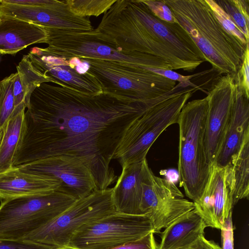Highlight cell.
Instances as JSON below:
<instances>
[{
	"label": "cell",
	"mask_w": 249,
	"mask_h": 249,
	"mask_svg": "<svg viewBox=\"0 0 249 249\" xmlns=\"http://www.w3.org/2000/svg\"><path fill=\"white\" fill-rule=\"evenodd\" d=\"M153 106L42 83L30 97L14 166L57 155L75 157L89 169L97 189H107L117 178L109 165L124 131Z\"/></svg>",
	"instance_id": "obj_1"
},
{
	"label": "cell",
	"mask_w": 249,
	"mask_h": 249,
	"mask_svg": "<svg viewBox=\"0 0 249 249\" xmlns=\"http://www.w3.org/2000/svg\"><path fill=\"white\" fill-rule=\"evenodd\" d=\"M163 0L212 69L219 74L235 76L246 47L224 29L205 0Z\"/></svg>",
	"instance_id": "obj_2"
},
{
	"label": "cell",
	"mask_w": 249,
	"mask_h": 249,
	"mask_svg": "<svg viewBox=\"0 0 249 249\" xmlns=\"http://www.w3.org/2000/svg\"><path fill=\"white\" fill-rule=\"evenodd\" d=\"M208 109L206 97L187 102L181 109L179 126L178 170L186 196L198 201L208 182L212 166L205 148Z\"/></svg>",
	"instance_id": "obj_3"
},
{
	"label": "cell",
	"mask_w": 249,
	"mask_h": 249,
	"mask_svg": "<svg viewBox=\"0 0 249 249\" xmlns=\"http://www.w3.org/2000/svg\"><path fill=\"white\" fill-rule=\"evenodd\" d=\"M180 85L170 97L148 109L126 128L114 156L122 167L145 159L153 143L168 127L178 123L184 106L200 89L197 85Z\"/></svg>",
	"instance_id": "obj_4"
},
{
	"label": "cell",
	"mask_w": 249,
	"mask_h": 249,
	"mask_svg": "<svg viewBox=\"0 0 249 249\" xmlns=\"http://www.w3.org/2000/svg\"><path fill=\"white\" fill-rule=\"evenodd\" d=\"M47 33L45 50L50 54L69 60L94 58L130 62L145 68L172 70L158 57L139 52L124 53L113 39L97 28L78 30L44 27Z\"/></svg>",
	"instance_id": "obj_5"
},
{
	"label": "cell",
	"mask_w": 249,
	"mask_h": 249,
	"mask_svg": "<svg viewBox=\"0 0 249 249\" xmlns=\"http://www.w3.org/2000/svg\"><path fill=\"white\" fill-rule=\"evenodd\" d=\"M87 71L103 92L135 102H149L172 91L176 81L148 71L140 65L110 60L85 58Z\"/></svg>",
	"instance_id": "obj_6"
},
{
	"label": "cell",
	"mask_w": 249,
	"mask_h": 249,
	"mask_svg": "<svg viewBox=\"0 0 249 249\" xmlns=\"http://www.w3.org/2000/svg\"><path fill=\"white\" fill-rule=\"evenodd\" d=\"M76 200L56 191L1 202L0 238L22 240L47 225Z\"/></svg>",
	"instance_id": "obj_7"
},
{
	"label": "cell",
	"mask_w": 249,
	"mask_h": 249,
	"mask_svg": "<svg viewBox=\"0 0 249 249\" xmlns=\"http://www.w3.org/2000/svg\"><path fill=\"white\" fill-rule=\"evenodd\" d=\"M113 188L96 189L76 200L71 207L47 225L22 240L66 249L69 241L81 227L116 213L112 199Z\"/></svg>",
	"instance_id": "obj_8"
},
{
	"label": "cell",
	"mask_w": 249,
	"mask_h": 249,
	"mask_svg": "<svg viewBox=\"0 0 249 249\" xmlns=\"http://www.w3.org/2000/svg\"><path fill=\"white\" fill-rule=\"evenodd\" d=\"M97 29L112 37L124 53L152 55L168 63L172 70L191 72L170 51L156 42L128 9L125 0H116L105 13Z\"/></svg>",
	"instance_id": "obj_9"
},
{
	"label": "cell",
	"mask_w": 249,
	"mask_h": 249,
	"mask_svg": "<svg viewBox=\"0 0 249 249\" xmlns=\"http://www.w3.org/2000/svg\"><path fill=\"white\" fill-rule=\"evenodd\" d=\"M151 232L153 227L148 215L116 212L81 227L72 236L66 249H111Z\"/></svg>",
	"instance_id": "obj_10"
},
{
	"label": "cell",
	"mask_w": 249,
	"mask_h": 249,
	"mask_svg": "<svg viewBox=\"0 0 249 249\" xmlns=\"http://www.w3.org/2000/svg\"><path fill=\"white\" fill-rule=\"evenodd\" d=\"M142 188L140 210L142 214L149 217L154 233L195 208L194 202L184 198L173 182L156 176L149 167Z\"/></svg>",
	"instance_id": "obj_11"
},
{
	"label": "cell",
	"mask_w": 249,
	"mask_h": 249,
	"mask_svg": "<svg viewBox=\"0 0 249 249\" xmlns=\"http://www.w3.org/2000/svg\"><path fill=\"white\" fill-rule=\"evenodd\" d=\"M16 18L44 27L78 30L93 29L87 17L73 14L66 0H1L0 18Z\"/></svg>",
	"instance_id": "obj_12"
},
{
	"label": "cell",
	"mask_w": 249,
	"mask_h": 249,
	"mask_svg": "<svg viewBox=\"0 0 249 249\" xmlns=\"http://www.w3.org/2000/svg\"><path fill=\"white\" fill-rule=\"evenodd\" d=\"M126 5L153 39L171 51L191 71L207 59L188 33L178 23L156 17L142 0H125Z\"/></svg>",
	"instance_id": "obj_13"
},
{
	"label": "cell",
	"mask_w": 249,
	"mask_h": 249,
	"mask_svg": "<svg viewBox=\"0 0 249 249\" xmlns=\"http://www.w3.org/2000/svg\"><path fill=\"white\" fill-rule=\"evenodd\" d=\"M28 173L53 178L60 183L56 191L77 200L97 189L93 177L78 158L61 155L38 160L18 166Z\"/></svg>",
	"instance_id": "obj_14"
},
{
	"label": "cell",
	"mask_w": 249,
	"mask_h": 249,
	"mask_svg": "<svg viewBox=\"0 0 249 249\" xmlns=\"http://www.w3.org/2000/svg\"><path fill=\"white\" fill-rule=\"evenodd\" d=\"M235 76L224 74L214 82L206 97L208 102L205 148L208 162L213 166L221 147L234 101Z\"/></svg>",
	"instance_id": "obj_15"
},
{
	"label": "cell",
	"mask_w": 249,
	"mask_h": 249,
	"mask_svg": "<svg viewBox=\"0 0 249 249\" xmlns=\"http://www.w3.org/2000/svg\"><path fill=\"white\" fill-rule=\"evenodd\" d=\"M27 55L34 67L50 78L54 84L65 85L92 95L103 92L100 84L92 74L88 71L82 73L77 71L76 57L67 60L37 47L31 48Z\"/></svg>",
	"instance_id": "obj_16"
},
{
	"label": "cell",
	"mask_w": 249,
	"mask_h": 249,
	"mask_svg": "<svg viewBox=\"0 0 249 249\" xmlns=\"http://www.w3.org/2000/svg\"><path fill=\"white\" fill-rule=\"evenodd\" d=\"M195 209L207 227L221 230L233 207L224 168L213 165L210 178Z\"/></svg>",
	"instance_id": "obj_17"
},
{
	"label": "cell",
	"mask_w": 249,
	"mask_h": 249,
	"mask_svg": "<svg viewBox=\"0 0 249 249\" xmlns=\"http://www.w3.org/2000/svg\"><path fill=\"white\" fill-rule=\"evenodd\" d=\"M236 90L230 119L213 165L225 168L249 137V97L236 81Z\"/></svg>",
	"instance_id": "obj_18"
},
{
	"label": "cell",
	"mask_w": 249,
	"mask_h": 249,
	"mask_svg": "<svg viewBox=\"0 0 249 249\" xmlns=\"http://www.w3.org/2000/svg\"><path fill=\"white\" fill-rule=\"evenodd\" d=\"M122 167V173L113 188L112 199L116 212L131 215L142 214L140 204L142 182L149 166L146 159Z\"/></svg>",
	"instance_id": "obj_19"
},
{
	"label": "cell",
	"mask_w": 249,
	"mask_h": 249,
	"mask_svg": "<svg viewBox=\"0 0 249 249\" xmlns=\"http://www.w3.org/2000/svg\"><path fill=\"white\" fill-rule=\"evenodd\" d=\"M60 183L50 177L23 171L17 167L0 173V201L57 191Z\"/></svg>",
	"instance_id": "obj_20"
},
{
	"label": "cell",
	"mask_w": 249,
	"mask_h": 249,
	"mask_svg": "<svg viewBox=\"0 0 249 249\" xmlns=\"http://www.w3.org/2000/svg\"><path fill=\"white\" fill-rule=\"evenodd\" d=\"M44 27L22 20L0 18V53L14 54L28 46L45 43Z\"/></svg>",
	"instance_id": "obj_21"
},
{
	"label": "cell",
	"mask_w": 249,
	"mask_h": 249,
	"mask_svg": "<svg viewBox=\"0 0 249 249\" xmlns=\"http://www.w3.org/2000/svg\"><path fill=\"white\" fill-rule=\"evenodd\" d=\"M204 221L194 208L180 216L160 233L158 249H185L192 246L207 228Z\"/></svg>",
	"instance_id": "obj_22"
},
{
	"label": "cell",
	"mask_w": 249,
	"mask_h": 249,
	"mask_svg": "<svg viewBox=\"0 0 249 249\" xmlns=\"http://www.w3.org/2000/svg\"><path fill=\"white\" fill-rule=\"evenodd\" d=\"M224 169L226 183L234 207L240 200L249 199V137Z\"/></svg>",
	"instance_id": "obj_23"
},
{
	"label": "cell",
	"mask_w": 249,
	"mask_h": 249,
	"mask_svg": "<svg viewBox=\"0 0 249 249\" xmlns=\"http://www.w3.org/2000/svg\"><path fill=\"white\" fill-rule=\"evenodd\" d=\"M17 70L14 81L15 114L28 107L31 95L36 88L43 83L53 82L34 67L27 54L23 56Z\"/></svg>",
	"instance_id": "obj_24"
},
{
	"label": "cell",
	"mask_w": 249,
	"mask_h": 249,
	"mask_svg": "<svg viewBox=\"0 0 249 249\" xmlns=\"http://www.w3.org/2000/svg\"><path fill=\"white\" fill-rule=\"evenodd\" d=\"M25 112L23 108L15 114L2 130L0 142V173L14 167L17 153L25 132Z\"/></svg>",
	"instance_id": "obj_25"
},
{
	"label": "cell",
	"mask_w": 249,
	"mask_h": 249,
	"mask_svg": "<svg viewBox=\"0 0 249 249\" xmlns=\"http://www.w3.org/2000/svg\"><path fill=\"white\" fill-rule=\"evenodd\" d=\"M229 16L249 43V0H214Z\"/></svg>",
	"instance_id": "obj_26"
},
{
	"label": "cell",
	"mask_w": 249,
	"mask_h": 249,
	"mask_svg": "<svg viewBox=\"0 0 249 249\" xmlns=\"http://www.w3.org/2000/svg\"><path fill=\"white\" fill-rule=\"evenodd\" d=\"M15 73L0 81V130L15 114L14 81Z\"/></svg>",
	"instance_id": "obj_27"
},
{
	"label": "cell",
	"mask_w": 249,
	"mask_h": 249,
	"mask_svg": "<svg viewBox=\"0 0 249 249\" xmlns=\"http://www.w3.org/2000/svg\"><path fill=\"white\" fill-rule=\"evenodd\" d=\"M116 0H66V2L75 15L80 17H98L105 13Z\"/></svg>",
	"instance_id": "obj_28"
},
{
	"label": "cell",
	"mask_w": 249,
	"mask_h": 249,
	"mask_svg": "<svg viewBox=\"0 0 249 249\" xmlns=\"http://www.w3.org/2000/svg\"><path fill=\"white\" fill-rule=\"evenodd\" d=\"M205 0L224 29L246 47L249 43L247 42L244 34L234 24L229 16L215 2L214 0Z\"/></svg>",
	"instance_id": "obj_29"
},
{
	"label": "cell",
	"mask_w": 249,
	"mask_h": 249,
	"mask_svg": "<svg viewBox=\"0 0 249 249\" xmlns=\"http://www.w3.org/2000/svg\"><path fill=\"white\" fill-rule=\"evenodd\" d=\"M152 13L159 19L171 23H178L171 10L164 0H142Z\"/></svg>",
	"instance_id": "obj_30"
},
{
	"label": "cell",
	"mask_w": 249,
	"mask_h": 249,
	"mask_svg": "<svg viewBox=\"0 0 249 249\" xmlns=\"http://www.w3.org/2000/svg\"><path fill=\"white\" fill-rule=\"evenodd\" d=\"M245 92L249 97V45L246 46L241 65L234 77Z\"/></svg>",
	"instance_id": "obj_31"
},
{
	"label": "cell",
	"mask_w": 249,
	"mask_h": 249,
	"mask_svg": "<svg viewBox=\"0 0 249 249\" xmlns=\"http://www.w3.org/2000/svg\"><path fill=\"white\" fill-rule=\"evenodd\" d=\"M0 249H55V248L27 241L0 238Z\"/></svg>",
	"instance_id": "obj_32"
},
{
	"label": "cell",
	"mask_w": 249,
	"mask_h": 249,
	"mask_svg": "<svg viewBox=\"0 0 249 249\" xmlns=\"http://www.w3.org/2000/svg\"><path fill=\"white\" fill-rule=\"evenodd\" d=\"M153 232H151L142 238L111 249H158Z\"/></svg>",
	"instance_id": "obj_33"
},
{
	"label": "cell",
	"mask_w": 249,
	"mask_h": 249,
	"mask_svg": "<svg viewBox=\"0 0 249 249\" xmlns=\"http://www.w3.org/2000/svg\"><path fill=\"white\" fill-rule=\"evenodd\" d=\"M222 238V247L221 249H233V226L232 221V211L226 219L220 230Z\"/></svg>",
	"instance_id": "obj_34"
},
{
	"label": "cell",
	"mask_w": 249,
	"mask_h": 249,
	"mask_svg": "<svg viewBox=\"0 0 249 249\" xmlns=\"http://www.w3.org/2000/svg\"><path fill=\"white\" fill-rule=\"evenodd\" d=\"M194 244L192 246L188 247L187 248H186L185 249H197Z\"/></svg>",
	"instance_id": "obj_35"
},
{
	"label": "cell",
	"mask_w": 249,
	"mask_h": 249,
	"mask_svg": "<svg viewBox=\"0 0 249 249\" xmlns=\"http://www.w3.org/2000/svg\"><path fill=\"white\" fill-rule=\"evenodd\" d=\"M2 133H3L2 130H0V142L1 138L2 136Z\"/></svg>",
	"instance_id": "obj_36"
}]
</instances>
